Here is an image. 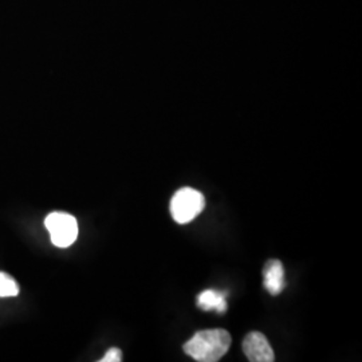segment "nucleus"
Masks as SVG:
<instances>
[{"instance_id":"3","label":"nucleus","mask_w":362,"mask_h":362,"mask_svg":"<svg viewBox=\"0 0 362 362\" xmlns=\"http://www.w3.org/2000/svg\"><path fill=\"white\" fill-rule=\"evenodd\" d=\"M45 226L49 230L54 246L66 248L70 247L77 239V219L65 212H52L46 219Z\"/></svg>"},{"instance_id":"8","label":"nucleus","mask_w":362,"mask_h":362,"mask_svg":"<svg viewBox=\"0 0 362 362\" xmlns=\"http://www.w3.org/2000/svg\"><path fill=\"white\" fill-rule=\"evenodd\" d=\"M122 361V351L118 348H112L107 350L104 358H101L100 362H119Z\"/></svg>"},{"instance_id":"5","label":"nucleus","mask_w":362,"mask_h":362,"mask_svg":"<svg viewBox=\"0 0 362 362\" xmlns=\"http://www.w3.org/2000/svg\"><path fill=\"white\" fill-rule=\"evenodd\" d=\"M263 286L272 294L278 296L285 288V269L278 259H272L263 269Z\"/></svg>"},{"instance_id":"4","label":"nucleus","mask_w":362,"mask_h":362,"mask_svg":"<svg viewBox=\"0 0 362 362\" xmlns=\"http://www.w3.org/2000/svg\"><path fill=\"white\" fill-rule=\"evenodd\" d=\"M243 351L247 360L251 362H272L275 354L270 342L259 332L248 333L243 341Z\"/></svg>"},{"instance_id":"1","label":"nucleus","mask_w":362,"mask_h":362,"mask_svg":"<svg viewBox=\"0 0 362 362\" xmlns=\"http://www.w3.org/2000/svg\"><path fill=\"white\" fill-rule=\"evenodd\" d=\"M231 346V336L227 330L211 329L196 333L185 345L184 351L199 362H216Z\"/></svg>"},{"instance_id":"7","label":"nucleus","mask_w":362,"mask_h":362,"mask_svg":"<svg viewBox=\"0 0 362 362\" xmlns=\"http://www.w3.org/2000/svg\"><path fill=\"white\" fill-rule=\"evenodd\" d=\"M19 294V286L13 276L0 272V297H16Z\"/></svg>"},{"instance_id":"6","label":"nucleus","mask_w":362,"mask_h":362,"mask_svg":"<svg viewBox=\"0 0 362 362\" xmlns=\"http://www.w3.org/2000/svg\"><path fill=\"white\" fill-rule=\"evenodd\" d=\"M197 306L204 311H216L223 314L227 311V294L215 290H206L197 297Z\"/></svg>"},{"instance_id":"2","label":"nucleus","mask_w":362,"mask_h":362,"mask_svg":"<svg viewBox=\"0 0 362 362\" xmlns=\"http://www.w3.org/2000/svg\"><path fill=\"white\" fill-rule=\"evenodd\" d=\"M206 207V199L194 188H181L170 200L172 218L179 224H187L197 218Z\"/></svg>"}]
</instances>
